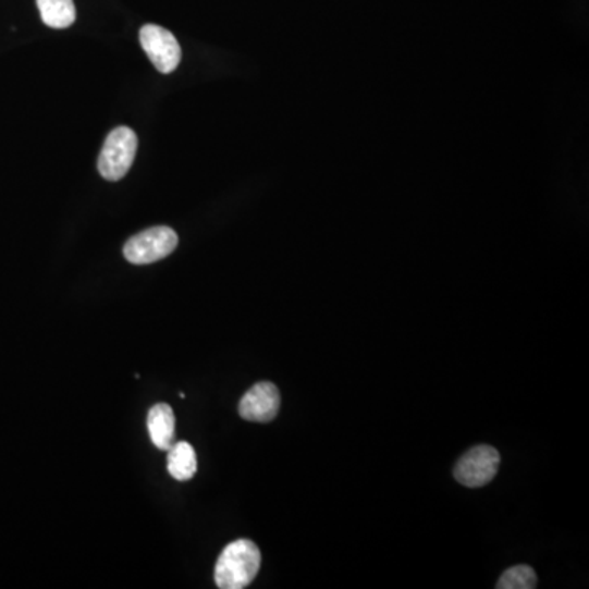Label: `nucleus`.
I'll use <instances>...</instances> for the list:
<instances>
[{"label": "nucleus", "instance_id": "obj_2", "mask_svg": "<svg viewBox=\"0 0 589 589\" xmlns=\"http://www.w3.org/2000/svg\"><path fill=\"white\" fill-rule=\"evenodd\" d=\"M138 138L128 126L113 130L103 143L99 156V171L103 179L110 182L120 181L128 174L135 161Z\"/></svg>", "mask_w": 589, "mask_h": 589}, {"label": "nucleus", "instance_id": "obj_5", "mask_svg": "<svg viewBox=\"0 0 589 589\" xmlns=\"http://www.w3.org/2000/svg\"><path fill=\"white\" fill-rule=\"evenodd\" d=\"M139 41L159 73L171 74L177 70L182 60V50L171 32L159 25H145L139 32Z\"/></svg>", "mask_w": 589, "mask_h": 589}, {"label": "nucleus", "instance_id": "obj_8", "mask_svg": "<svg viewBox=\"0 0 589 589\" xmlns=\"http://www.w3.org/2000/svg\"><path fill=\"white\" fill-rule=\"evenodd\" d=\"M168 470L172 478L188 481L197 474V455L188 442H174L169 449Z\"/></svg>", "mask_w": 589, "mask_h": 589}, {"label": "nucleus", "instance_id": "obj_1", "mask_svg": "<svg viewBox=\"0 0 589 589\" xmlns=\"http://www.w3.org/2000/svg\"><path fill=\"white\" fill-rule=\"evenodd\" d=\"M260 568V550L250 540L228 543L214 566V581L221 589H243L253 582Z\"/></svg>", "mask_w": 589, "mask_h": 589}, {"label": "nucleus", "instance_id": "obj_3", "mask_svg": "<svg viewBox=\"0 0 589 589\" xmlns=\"http://www.w3.org/2000/svg\"><path fill=\"white\" fill-rule=\"evenodd\" d=\"M179 244V236L169 226H155L142 231L136 236L130 237L123 247L126 260L136 266L158 262L169 254L174 253Z\"/></svg>", "mask_w": 589, "mask_h": 589}, {"label": "nucleus", "instance_id": "obj_9", "mask_svg": "<svg viewBox=\"0 0 589 589\" xmlns=\"http://www.w3.org/2000/svg\"><path fill=\"white\" fill-rule=\"evenodd\" d=\"M41 21L50 28L71 27L76 21V5L74 0H37Z\"/></svg>", "mask_w": 589, "mask_h": 589}, {"label": "nucleus", "instance_id": "obj_10", "mask_svg": "<svg viewBox=\"0 0 589 589\" xmlns=\"http://www.w3.org/2000/svg\"><path fill=\"white\" fill-rule=\"evenodd\" d=\"M537 575L530 566L517 565L506 569L498 581V589H533Z\"/></svg>", "mask_w": 589, "mask_h": 589}, {"label": "nucleus", "instance_id": "obj_7", "mask_svg": "<svg viewBox=\"0 0 589 589\" xmlns=\"http://www.w3.org/2000/svg\"><path fill=\"white\" fill-rule=\"evenodd\" d=\"M149 438L159 451H169L175 442V416L171 406L158 403L148 413Z\"/></svg>", "mask_w": 589, "mask_h": 589}, {"label": "nucleus", "instance_id": "obj_4", "mask_svg": "<svg viewBox=\"0 0 589 589\" xmlns=\"http://www.w3.org/2000/svg\"><path fill=\"white\" fill-rule=\"evenodd\" d=\"M501 458L491 445L470 449L455 465L454 475L458 483L468 488H480L496 477Z\"/></svg>", "mask_w": 589, "mask_h": 589}, {"label": "nucleus", "instance_id": "obj_6", "mask_svg": "<svg viewBox=\"0 0 589 589\" xmlns=\"http://www.w3.org/2000/svg\"><path fill=\"white\" fill-rule=\"evenodd\" d=\"M279 409V390L269 382L257 383L240 402V416L246 421L270 422Z\"/></svg>", "mask_w": 589, "mask_h": 589}]
</instances>
